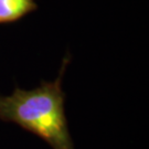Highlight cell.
<instances>
[{"mask_svg": "<svg viewBox=\"0 0 149 149\" xmlns=\"http://www.w3.org/2000/svg\"><path fill=\"white\" fill-rule=\"evenodd\" d=\"M69 58L64 59L58 79L33 90L16 88L0 96V119L12 122L36 134L52 149H75L64 109L62 79Z\"/></svg>", "mask_w": 149, "mask_h": 149, "instance_id": "obj_1", "label": "cell"}, {"mask_svg": "<svg viewBox=\"0 0 149 149\" xmlns=\"http://www.w3.org/2000/svg\"><path fill=\"white\" fill-rule=\"evenodd\" d=\"M38 8L34 0H0V23H10Z\"/></svg>", "mask_w": 149, "mask_h": 149, "instance_id": "obj_2", "label": "cell"}]
</instances>
